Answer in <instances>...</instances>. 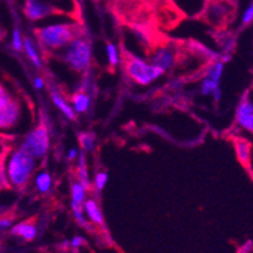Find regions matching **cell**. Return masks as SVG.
Returning a JSON list of instances; mask_svg holds the SVG:
<instances>
[{
	"mask_svg": "<svg viewBox=\"0 0 253 253\" xmlns=\"http://www.w3.org/2000/svg\"><path fill=\"white\" fill-rule=\"evenodd\" d=\"M37 160L22 148L9 151L5 159V170L9 185L22 189L33 176Z\"/></svg>",
	"mask_w": 253,
	"mask_h": 253,
	"instance_id": "obj_1",
	"label": "cell"
},
{
	"mask_svg": "<svg viewBox=\"0 0 253 253\" xmlns=\"http://www.w3.org/2000/svg\"><path fill=\"white\" fill-rule=\"evenodd\" d=\"M39 44L48 52L63 49L77 37V28L71 23H53L37 29Z\"/></svg>",
	"mask_w": 253,
	"mask_h": 253,
	"instance_id": "obj_2",
	"label": "cell"
},
{
	"mask_svg": "<svg viewBox=\"0 0 253 253\" xmlns=\"http://www.w3.org/2000/svg\"><path fill=\"white\" fill-rule=\"evenodd\" d=\"M64 62L76 72L88 70L92 61V47L88 39L76 37L63 48Z\"/></svg>",
	"mask_w": 253,
	"mask_h": 253,
	"instance_id": "obj_3",
	"label": "cell"
},
{
	"mask_svg": "<svg viewBox=\"0 0 253 253\" xmlns=\"http://www.w3.org/2000/svg\"><path fill=\"white\" fill-rule=\"evenodd\" d=\"M124 66H125L126 75L136 84L141 86L153 84L154 81L159 80L164 75V71L162 68L156 67L154 64L139 58V57L127 54V57H124Z\"/></svg>",
	"mask_w": 253,
	"mask_h": 253,
	"instance_id": "obj_4",
	"label": "cell"
},
{
	"mask_svg": "<svg viewBox=\"0 0 253 253\" xmlns=\"http://www.w3.org/2000/svg\"><path fill=\"white\" fill-rule=\"evenodd\" d=\"M50 137L49 130L44 123H41L37 127L29 131L20 148L31 154L36 160L43 159L49 150Z\"/></svg>",
	"mask_w": 253,
	"mask_h": 253,
	"instance_id": "obj_5",
	"label": "cell"
},
{
	"mask_svg": "<svg viewBox=\"0 0 253 253\" xmlns=\"http://www.w3.org/2000/svg\"><path fill=\"white\" fill-rule=\"evenodd\" d=\"M22 117V106L15 97L11 98L0 110V130H10L19 123Z\"/></svg>",
	"mask_w": 253,
	"mask_h": 253,
	"instance_id": "obj_6",
	"label": "cell"
},
{
	"mask_svg": "<svg viewBox=\"0 0 253 253\" xmlns=\"http://www.w3.org/2000/svg\"><path fill=\"white\" fill-rule=\"evenodd\" d=\"M176 61H178L176 50L172 47H168V45L156 48L155 53L151 57V64L162 68L164 72L175 67Z\"/></svg>",
	"mask_w": 253,
	"mask_h": 253,
	"instance_id": "obj_7",
	"label": "cell"
},
{
	"mask_svg": "<svg viewBox=\"0 0 253 253\" xmlns=\"http://www.w3.org/2000/svg\"><path fill=\"white\" fill-rule=\"evenodd\" d=\"M54 13L53 6L44 3L42 0H25L24 14L32 22L42 20Z\"/></svg>",
	"mask_w": 253,
	"mask_h": 253,
	"instance_id": "obj_8",
	"label": "cell"
},
{
	"mask_svg": "<svg viewBox=\"0 0 253 253\" xmlns=\"http://www.w3.org/2000/svg\"><path fill=\"white\" fill-rule=\"evenodd\" d=\"M236 123L243 130L253 131V103L251 97H245L237 107Z\"/></svg>",
	"mask_w": 253,
	"mask_h": 253,
	"instance_id": "obj_9",
	"label": "cell"
},
{
	"mask_svg": "<svg viewBox=\"0 0 253 253\" xmlns=\"http://www.w3.org/2000/svg\"><path fill=\"white\" fill-rule=\"evenodd\" d=\"M228 13L229 6L224 0H211L206 8L207 18L217 24L224 22L225 18L228 17Z\"/></svg>",
	"mask_w": 253,
	"mask_h": 253,
	"instance_id": "obj_10",
	"label": "cell"
},
{
	"mask_svg": "<svg viewBox=\"0 0 253 253\" xmlns=\"http://www.w3.org/2000/svg\"><path fill=\"white\" fill-rule=\"evenodd\" d=\"M236 154L241 164L246 168H251V158H252V149L251 142L243 139H236Z\"/></svg>",
	"mask_w": 253,
	"mask_h": 253,
	"instance_id": "obj_11",
	"label": "cell"
},
{
	"mask_svg": "<svg viewBox=\"0 0 253 253\" xmlns=\"http://www.w3.org/2000/svg\"><path fill=\"white\" fill-rule=\"evenodd\" d=\"M91 106V96L84 91H78L71 98V107L76 114H84Z\"/></svg>",
	"mask_w": 253,
	"mask_h": 253,
	"instance_id": "obj_12",
	"label": "cell"
},
{
	"mask_svg": "<svg viewBox=\"0 0 253 253\" xmlns=\"http://www.w3.org/2000/svg\"><path fill=\"white\" fill-rule=\"evenodd\" d=\"M10 232L11 234L20 237V238L25 239V241H33L37 236L36 225L29 222H20L18 224L13 225L10 228Z\"/></svg>",
	"mask_w": 253,
	"mask_h": 253,
	"instance_id": "obj_13",
	"label": "cell"
},
{
	"mask_svg": "<svg viewBox=\"0 0 253 253\" xmlns=\"http://www.w3.org/2000/svg\"><path fill=\"white\" fill-rule=\"evenodd\" d=\"M23 50L25 52L27 57H28L29 61L32 62L36 68L42 67V59H41V54H39V50L37 44L34 43V41L32 38H24V42H23Z\"/></svg>",
	"mask_w": 253,
	"mask_h": 253,
	"instance_id": "obj_14",
	"label": "cell"
},
{
	"mask_svg": "<svg viewBox=\"0 0 253 253\" xmlns=\"http://www.w3.org/2000/svg\"><path fill=\"white\" fill-rule=\"evenodd\" d=\"M84 211L87 214V218L91 220L92 223H95L97 225L103 224V217L101 213V209L96 201L93 199H86L84 203Z\"/></svg>",
	"mask_w": 253,
	"mask_h": 253,
	"instance_id": "obj_15",
	"label": "cell"
},
{
	"mask_svg": "<svg viewBox=\"0 0 253 253\" xmlns=\"http://www.w3.org/2000/svg\"><path fill=\"white\" fill-rule=\"evenodd\" d=\"M50 97H52L53 103L56 105L57 109L64 115V116L67 117L68 120H76V112L73 111V109L71 107L70 103L67 101L64 100L61 95H59L58 92L52 91L50 92Z\"/></svg>",
	"mask_w": 253,
	"mask_h": 253,
	"instance_id": "obj_16",
	"label": "cell"
},
{
	"mask_svg": "<svg viewBox=\"0 0 253 253\" xmlns=\"http://www.w3.org/2000/svg\"><path fill=\"white\" fill-rule=\"evenodd\" d=\"M78 165H77V181L84 186V189L88 190L91 188V181L88 178V172H87L86 159H84V153L78 154Z\"/></svg>",
	"mask_w": 253,
	"mask_h": 253,
	"instance_id": "obj_17",
	"label": "cell"
},
{
	"mask_svg": "<svg viewBox=\"0 0 253 253\" xmlns=\"http://www.w3.org/2000/svg\"><path fill=\"white\" fill-rule=\"evenodd\" d=\"M34 185L41 194H47L52 188V176H50L49 172L45 171V170L39 171L34 178Z\"/></svg>",
	"mask_w": 253,
	"mask_h": 253,
	"instance_id": "obj_18",
	"label": "cell"
},
{
	"mask_svg": "<svg viewBox=\"0 0 253 253\" xmlns=\"http://www.w3.org/2000/svg\"><path fill=\"white\" fill-rule=\"evenodd\" d=\"M86 193L87 190L78 181H75L71 185V198H72L73 203L78 204V206H84L87 198Z\"/></svg>",
	"mask_w": 253,
	"mask_h": 253,
	"instance_id": "obj_19",
	"label": "cell"
},
{
	"mask_svg": "<svg viewBox=\"0 0 253 253\" xmlns=\"http://www.w3.org/2000/svg\"><path fill=\"white\" fill-rule=\"evenodd\" d=\"M78 142L81 145L82 150L86 151V153H92L96 149V137L91 132L78 134Z\"/></svg>",
	"mask_w": 253,
	"mask_h": 253,
	"instance_id": "obj_20",
	"label": "cell"
},
{
	"mask_svg": "<svg viewBox=\"0 0 253 253\" xmlns=\"http://www.w3.org/2000/svg\"><path fill=\"white\" fill-rule=\"evenodd\" d=\"M71 208H72V213L75 215L76 222L82 225V227H88V222H87V218L84 215V206H78V204L71 202Z\"/></svg>",
	"mask_w": 253,
	"mask_h": 253,
	"instance_id": "obj_21",
	"label": "cell"
},
{
	"mask_svg": "<svg viewBox=\"0 0 253 253\" xmlns=\"http://www.w3.org/2000/svg\"><path fill=\"white\" fill-rule=\"evenodd\" d=\"M5 159L6 155H0V190H5L10 188L8 181V176H6Z\"/></svg>",
	"mask_w": 253,
	"mask_h": 253,
	"instance_id": "obj_22",
	"label": "cell"
},
{
	"mask_svg": "<svg viewBox=\"0 0 253 253\" xmlns=\"http://www.w3.org/2000/svg\"><path fill=\"white\" fill-rule=\"evenodd\" d=\"M106 53H107V59H109V63L111 64L112 67L117 66L120 62V54L119 49H117L116 45L114 43H109L107 47H106Z\"/></svg>",
	"mask_w": 253,
	"mask_h": 253,
	"instance_id": "obj_23",
	"label": "cell"
},
{
	"mask_svg": "<svg viewBox=\"0 0 253 253\" xmlns=\"http://www.w3.org/2000/svg\"><path fill=\"white\" fill-rule=\"evenodd\" d=\"M23 42H24V38H23L22 32L18 28H15L11 34V48L17 52H22L23 50Z\"/></svg>",
	"mask_w": 253,
	"mask_h": 253,
	"instance_id": "obj_24",
	"label": "cell"
},
{
	"mask_svg": "<svg viewBox=\"0 0 253 253\" xmlns=\"http://www.w3.org/2000/svg\"><path fill=\"white\" fill-rule=\"evenodd\" d=\"M107 180H109V175H107V172H105V171L97 172V174H96V176H95V180H93L96 189L102 190L103 188H105Z\"/></svg>",
	"mask_w": 253,
	"mask_h": 253,
	"instance_id": "obj_25",
	"label": "cell"
},
{
	"mask_svg": "<svg viewBox=\"0 0 253 253\" xmlns=\"http://www.w3.org/2000/svg\"><path fill=\"white\" fill-rule=\"evenodd\" d=\"M11 98H13V96L9 93L8 89L5 88V86L0 82V110L3 109L4 106H5Z\"/></svg>",
	"mask_w": 253,
	"mask_h": 253,
	"instance_id": "obj_26",
	"label": "cell"
},
{
	"mask_svg": "<svg viewBox=\"0 0 253 253\" xmlns=\"http://www.w3.org/2000/svg\"><path fill=\"white\" fill-rule=\"evenodd\" d=\"M9 136H6L5 134H3L0 131V155H8V153L10 151V148H9Z\"/></svg>",
	"mask_w": 253,
	"mask_h": 253,
	"instance_id": "obj_27",
	"label": "cell"
},
{
	"mask_svg": "<svg viewBox=\"0 0 253 253\" xmlns=\"http://www.w3.org/2000/svg\"><path fill=\"white\" fill-rule=\"evenodd\" d=\"M253 22V5L250 4L242 14V23L245 25L251 24Z\"/></svg>",
	"mask_w": 253,
	"mask_h": 253,
	"instance_id": "obj_28",
	"label": "cell"
},
{
	"mask_svg": "<svg viewBox=\"0 0 253 253\" xmlns=\"http://www.w3.org/2000/svg\"><path fill=\"white\" fill-rule=\"evenodd\" d=\"M13 227V219L8 217L0 218V233L1 232H5L8 229H10Z\"/></svg>",
	"mask_w": 253,
	"mask_h": 253,
	"instance_id": "obj_29",
	"label": "cell"
},
{
	"mask_svg": "<svg viewBox=\"0 0 253 253\" xmlns=\"http://www.w3.org/2000/svg\"><path fill=\"white\" fill-rule=\"evenodd\" d=\"M84 239L82 238V237H73L72 241H71V246H72V248H80L81 246L84 245Z\"/></svg>",
	"mask_w": 253,
	"mask_h": 253,
	"instance_id": "obj_30",
	"label": "cell"
},
{
	"mask_svg": "<svg viewBox=\"0 0 253 253\" xmlns=\"http://www.w3.org/2000/svg\"><path fill=\"white\" fill-rule=\"evenodd\" d=\"M33 84L36 89H43L44 88V80L42 77H36L34 78Z\"/></svg>",
	"mask_w": 253,
	"mask_h": 253,
	"instance_id": "obj_31",
	"label": "cell"
},
{
	"mask_svg": "<svg viewBox=\"0 0 253 253\" xmlns=\"http://www.w3.org/2000/svg\"><path fill=\"white\" fill-rule=\"evenodd\" d=\"M78 154H80V151H78L76 148L70 149V151L67 153L68 160H76V159L78 158Z\"/></svg>",
	"mask_w": 253,
	"mask_h": 253,
	"instance_id": "obj_32",
	"label": "cell"
}]
</instances>
